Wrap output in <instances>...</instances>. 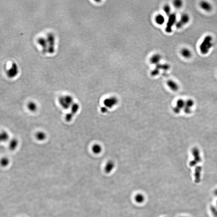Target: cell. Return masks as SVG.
<instances>
[{
  "instance_id": "8992f818",
  "label": "cell",
  "mask_w": 217,
  "mask_h": 217,
  "mask_svg": "<svg viewBox=\"0 0 217 217\" xmlns=\"http://www.w3.org/2000/svg\"><path fill=\"white\" fill-rule=\"evenodd\" d=\"M119 102L117 98L115 96H111L104 99L103 101L104 106L109 109H111L116 106Z\"/></svg>"
},
{
  "instance_id": "6da1fadb",
  "label": "cell",
  "mask_w": 217,
  "mask_h": 217,
  "mask_svg": "<svg viewBox=\"0 0 217 217\" xmlns=\"http://www.w3.org/2000/svg\"><path fill=\"white\" fill-rule=\"evenodd\" d=\"M213 38L210 35L205 37L200 44L199 49L201 53L203 55H206L209 52L213 46Z\"/></svg>"
},
{
  "instance_id": "3957f363",
  "label": "cell",
  "mask_w": 217,
  "mask_h": 217,
  "mask_svg": "<svg viewBox=\"0 0 217 217\" xmlns=\"http://www.w3.org/2000/svg\"><path fill=\"white\" fill-rule=\"evenodd\" d=\"M47 42V53L49 54H53L54 53L55 47V37L52 33H49L46 37Z\"/></svg>"
},
{
  "instance_id": "277c9868",
  "label": "cell",
  "mask_w": 217,
  "mask_h": 217,
  "mask_svg": "<svg viewBox=\"0 0 217 217\" xmlns=\"http://www.w3.org/2000/svg\"><path fill=\"white\" fill-rule=\"evenodd\" d=\"M177 16L175 13H172L168 16L167 22L166 23L165 31L167 33H171L173 31V28L175 26L177 22Z\"/></svg>"
},
{
  "instance_id": "603a6c76",
  "label": "cell",
  "mask_w": 217,
  "mask_h": 217,
  "mask_svg": "<svg viewBox=\"0 0 217 217\" xmlns=\"http://www.w3.org/2000/svg\"><path fill=\"white\" fill-rule=\"evenodd\" d=\"M163 11L166 15L169 16L171 14V9L169 4H165L163 7Z\"/></svg>"
},
{
  "instance_id": "e0dca14e",
  "label": "cell",
  "mask_w": 217,
  "mask_h": 217,
  "mask_svg": "<svg viewBox=\"0 0 217 217\" xmlns=\"http://www.w3.org/2000/svg\"><path fill=\"white\" fill-rule=\"evenodd\" d=\"M102 147L99 144H95L92 147V150L95 154H99L102 151Z\"/></svg>"
},
{
  "instance_id": "7402d4cb",
  "label": "cell",
  "mask_w": 217,
  "mask_h": 217,
  "mask_svg": "<svg viewBox=\"0 0 217 217\" xmlns=\"http://www.w3.org/2000/svg\"><path fill=\"white\" fill-rule=\"evenodd\" d=\"M145 197L142 194H138L136 195L135 198V200L136 202L139 203H142L145 201Z\"/></svg>"
},
{
  "instance_id": "52a82bcc",
  "label": "cell",
  "mask_w": 217,
  "mask_h": 217,
  "mask_svg": "<svg viewBox=\"0 0 217 217\" xmlns=\"http://www.w3.org/2000/svg\"><path fill=\"white\" fill-rule=\"evenodd\" d=\"M80 106L78 103L74 102L71 108V112L66 114L65 119L67 122H70L72 121L74 115L77 114L79 109Z\"/></svg>"
},
{
  "instance_id": "9c48e42d",
  "label": "cell",
  "mask_w": 217,
  "mask_h": 217,
  "mask_svg": "<svg viewBox=\"0 0 217 217\" xmlns=\"http://www.w3.org/2000/svg\"><path fill=\"white\" fill-rule=\"evenodd\" d=\"M37 43L41 47L43 53H47V42L46 38L43 37H40L37 40Z\"/></svg>"
},
{
  "instance_id": "484cf974",
  "label": "cell",
  "mask_w": 217,
  "mask_h": 217,
  "mask_svg": "<svg viewBox=\"0 0 217 217\" xmlns=\"http://www.w3.org/2000/svg\"><path fill=\"white\" fill-rule=\"evenodd\" d=\"M159 73H160V70L155 68V69L151 71V75L153 76H156L159 74Z\"/></svg>"
},
{
  "instance_id": "4316f807",
  "label": "cell",
  "mask_w": 217,
  "mask_h": 217,
  "mask_svg": "<svg viewBox=\"0 0 217 217\" xmlns=\"http://www.w3.org/2000/svg\"><path fill=\"white\" fill-rule=\"evenodd\" d=\"M101 111V112L103 114H105V113H106L107 112V111H108V108L106 107H105V106H103V107H102L100 109Z\"/></svg>"
},
{
  "instance_id": "5b68a950",
  "label": "cell",
  "mask_w": 217,
  "mask_h": 217,
  "mask_svg": "<svg viewBox=\"0 0 217 217\" xmlns=\"http://www.w3.org/2000/svg\"><path fill=\"white\" fill-rule=\"evenodd\" d=\"M190 20V17L187 13H184L181 15L179 20L176 22L175 27L177 29H181L184 26L188 23Z\"/></svg>"
},
{
  "instance_id": "cb8c5ba5",
  "label": "cell",
  "mask_w": 217,
  "mask_h": 217,
  "mask_svg": "<svg viewBox=\"0 0 217 217\" xmlns=\"http://www.w3.org/2000/svg\"><path fill=\"white\" fill-rule=\"evenodd\" d=\"M173 5L176 9H180L183 5V2L181 0H175L173 1Z\"/></svg>"
},
{
  "instance_id": "d4e9b609",
  "label": "cell",
  "mask_w": 217,
  "mask_h": 217,
  "mask_svg": "<svg viewBox=\"0 0 217 217\" xmlns=\"http://www.w3.org/2000/svg\"><path fill=\"white\" fill-rule=\"evenodd\" d=\"M9 159L7 158H3L1 160V164L2 166H6L9 164Z\"/></svg>"
},
{
  "instance_id": "d6986e66",
  "label": "cell",
  "mask_w": 217,
  "mask_h": 217,
  "mask_svg": "<svg viewBox=\"0 0 217 217\" xmlns=\"http://www.w3.org/2000/svg\"><path fill=\"white\" fill-rule=\"evenodd\" d=\"M27 107L29 110L31 112H35L37 110L38 108L36 103L33 101L29 102L28 103Z\"/></svg>"
},
{
  "instance_id": "ac0fdd59",
  "label": "cell",
  "mask_w": 217,
  "mask_h": 217,
  "mask_svg": "<svg viewBox=\"0 0 217 217\" xmlns=\"http://www.w3.org/2000/svg\"><path fill=\"white\" fill-rule=\"evenodd\" d=\"M35 138L38 141H43L46 138V134L43 131H38L35 134Z\"/></svg>"
},
{
  "instance_id": "4fadbf2b",
  "label": "cell",
  "mask_w": 217,
  "mask_h": 217,
  "mask_svg": "<svg viewBox=\"0 0 217 217\" xmlns=\"http://www.w3.org/2000/svg\"><path fill=\"white\" fill-rule=\"evenodd\" d=\"M166 84L168 87L173 91H176L179 89V85L176 82L173 80H169L166 82Z\"/></svg>"
},
{
  "instance_id": "9a60e30c",
  "label": "cell",
  "mask_w": 217,
  "mask_h": 217,
  "mask_svg": "<svg viewBox=\"0 0 217 217\" xmlns=\"http://www.w3.org/2000/svg\"><path fill=\"white\" fill-rule=\"evenodd\" d=\"M155 21L158 25L161 26L164 24L165 22V18L162 14H159L156 16Z\"/></svg>"
},
{
  "instance_id": "7c38bea8",
  "label": "cell",
  "mask_w": 217,
  "mask_h": 217,
  "mask_svg": "<svg viewBox=\"0 0 217 217\" xmlns=\"http://www.w3.org/2000/svg\"><path fill=\"white\" fill-rule=\"evenodd\" d=\"M181 55L184 58L186 59H189L191 57L192 53L191 51L186 47H184L181 50L180 52Z\"/></svg>"
},
{
  "instance_id": "8fae6325",
  "label": "cell",
  "mask_w": 217,
  "mask_h": 217,
  "mask_svg": "<svg viewBox=\"0 0 217 217\" xmlns=\"http://www.w3.org/2000/svg\"><path fill=\"white\" fill-rule=\"evenodd\" d=\"M162 59L161 55L159 54H156L152 56L150 58V62L152 64L157 65L160 64V62Z\"/></svg>"
},
{
  "instance_id": "ffe728a7",
  "label": "cell",
  "mask_w": 217,
  "mask_h": 217,
  "mask_svg": "<svg viewBox=\"0 0 217 217\" xmlns=\"http://www.w3.org/2000/svg\"><path fill=\"white\" fill-rule=\"evenodd\" d=\"M156 68L158 69L162 70L164 71H167L170 68V66L167 64H159L156 65Z\"/></svg>"
},
{
  "instance_id": "2e32d148",
  "label": "cell",
  "mask_w": 217,
  "mask_h": 217,
  "mask_svg": "<svg viewBox=\"0 0 217 217\" xmlns=\"http://www.w3.org/2000/svg\"><path fill=\"white\" fill-rule=\"evenodd\" d=\"M18 145V141L17 139L13 138L11 139L9 142V148L11 150H14L16 149Z\"/></svg>"
},
{
  "instance_id": "30bf717a",
  "label": "cell",
  "mask_w": 217,
  "mask_h": 217,
  "mask_svg": "<svg viewBox=\"0 0 217 217\" xmlns=\"http://www.w3.org/2000/svg\"><path fill=\"white\" fill-rule=\"evenodd\" d=\"M200 5L201 8L202 10L207 12H210L212 9V4L207 1H201L200 2Z\"/></svg>"
},
{
  "instance_id": "7a4b0ae2",
  "label": "cell",
  "mask_w": 217,
  "mask_h": 217,
  "mask_svg": "<svg viewBox=\"0 0 217 217\" xmlns=\"http://www.w3.org/2000/svg\"><path fill=\"white\" fill-rule=\"evenodd\" d=\"M58 101L60 106L65 109L71 108L74 102L73 97L69 95L61 96L59 99Z\"/></svg>"
},
{
  "instance_id": "44dd1931",
  "label": "cell",
  "mask_w": 217,
  "mask_h": 217,
  "mask_svg": "<svg viewBox=\"0 0 217 217\" xmlns=\"http://www.w3.org/2000/svg\"><path fill=\"white\" fill-rule=\"evenodd\" d=\"M9 136L8 133L6 131H2L0 134V140L1 142H6L9 140Z\"/></svg>"
},
{
  "instance_id": "5bb4252c",
  "label": "cell",
  "mask_w": 217,
  "mask_h": 217,
  "mask_svg": "<svg viewBox=\"0 0 217 217\" xmlns=\"http://www.w3.org/2000/svg\"><path fill=\"white\" fill-rule=\"evenodd\" d=\"M115 163L114 161L112 160L108 161L105 166V173H110L115 167Z\"/></svg>"
},
{
  "instance_id": "ba28073f",
  "label": "cell",
  "mask_w": 217,
  "mask_h": 217,
  "mask_svg": "<svg viewBox=\"0 0 217 217\" xmlns=\"http://www.w3.org/2000/svg\"><path fill=\"white\" fill-rule=\"evenodd\" d=\"M19 73V68L17 64L13 62L10 68L7 71V76L9 78H13L16 77Z\"/></svg>"
}]
</instances>
